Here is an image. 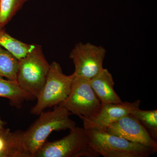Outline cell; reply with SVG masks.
Returning a JSON list of instances; mask_svg holds the SVG:
<instances>
[{
    "mask_svg": "<svg viewBox=\"0 0 157 157\" xmlns=\"http://www.w3.org/2000/svg\"><path fill=\"white\" fill-rule=\"evenodd\" d=\"M0 98L8 99L11 106L18 109L22 107L24 102L35 98L17 81L4 79L2 77H0Z\"/></svg>",
    "mask_w": 157,
    "mask_h": 157,
    "instance_id": "7c38bea8",
    "label": "cell"
},
{
    "mask_svg": "<svg viewBox=\"0 0 157 157\" xmlns=\"http://www.w3.org/2000/svg\"><path fill=\"white\" fill-rule=\"evenodd\" d=\"M107 51L103 46L90 42L77 43L70 52V58L75 67V76L90 79L103 69Z\"/></svg>",
    "mask_w": 157,
    "mask_h": 157,
    "instance_id": "52a82bcc",
    "label": "cell"
},
{
    "mask_svg": "<svg viewBox=\"0 0 157 157\" xmlns=\"http://www.w3.org/2000/svg\"><path fill=\"white\" fill-rule=\"evenodd\" d=\"M21 133L6 128L0 131V157H30L23 147Z\"/></svg>",
    "mask_w": 157,
    "mask_h": 157,
    "instance_id": "8fae6325",
    "label": "cell"
},
{
    "mask_svg": "<svg viewBox=\"0 0 157 157\" xmlns=\"http://www.w3.org/2000/svg\"><path fill=\"white\" fill-rule=\"evenodd\" d=\"M90 146L104 157H148L154 151L150 147L109 134L104 131L88 129Z\"/></svg>",
    "mask_w": 157,
    "mask_h": 157,
    "instance_id": "7a4b0ae2",
    "label": "cell"
},
{
    "mask_svg": "<svg viewBox=\"0 0 157 157\" xmlns=\"http://www.w3.org/2000/svg\"><path fill=\"white\" fill-rule=\"evenodd\" d=\"M71 114L65 107L57 105L53 110L41 112L26 131H21V144L30 157H34L52 132L70 130L76 127L70 117Z\"/></svg>",
    "mask_w": 157,
    "mask_h": 157,
    "instance_id": "6da1fadb",
    "label": "cell"
},
{
    "mask_svg": "<svg viewBox=\"0 0 157 157\" xmlns=\"http://www.w3.org/2000/svg\"><path fill=\"white\" fill-rule=\"evenodd\" d=\"M104 131L151 148L156 152L157 142L140 121L132 114H128L110 124Z\"/></svg>",
    "mask_w": 157,
    "mask_h": 157,
    "instance_id": "ba28073f",
    "label": "cell"
},
{
    "mask_svg": "<svg viewBox=\"0 0 157 157\" xmlns=\"http://www.w3.org/2000/svg\"><path fill=\"white\" fill-rule=\"evenodd\" d=\"M3 28H1V27H0V30H1V29H2Z\"/></svg>",
    "mask_w": 157,
    "mask_h": 157,
    "instance_id": "ac0fdd59",
    "label": "cell"
},
{
    "mask_svg": "<svg viewBox=\"0 0 157 157\" xmlns=\"http://www.w3.org/2000/svg\"><path fill=\"white\" fill-rule=\"evenodd\" d=\"M18 60L0 45V77L17 81Z\"/></svg>",
    "mask_w": 157,
    "mask_h": 157,
    "instance_id": "5bb4252c",
    "label": "cell"
},
{
    "mask_svg": "<svg viewBox=\"0 0 157 157\" xmlns=\"http://www.w3.org/2000/svg\"><path fill=\"white\" fill-rule=\"evenodd\" d=\"M13 38L3 29L0 30V45L19 60L26 56L36 46Z\"/></svg>",
    "mask_w": 157,
    "mask_h": 157,
    "instance_id": "4fadbf2b",
    "label": "cell"
},
{
    "mask_svg": "<svg viewBox=\"0 0 157 157\" xmlns=\"http://www.w3.org/2000/svg\"><path fill=\"white\" fill-rule=\"evenodd\" d=\"M90 83L102 104L122 103L114 90L113 77L107 69L103 68L97 76L90 79Z\"/></svg>",
    "mask_w": 157,
    "mask_h": 157,
    "instance_id": "30bf717a",
    "label": "cell"
},
{
    "mask_svg": "<svg viewBox=\"0 0 157 157\" xmlns=\"http://www.w3.org/2000/svg\"><path fill=\"white\" fill-rule=\"evenodd\" d=\"M140 100L135 102H123L120 104H102L98 114L90 119L80 118L84 129L104 131L110 124L125 116L130 114L133 109L139 108Z\"/></svg>",
    "mask_w": 157,
    "mask_h": 157,
    "instance_id": "9c48e42d",
    "label": "cell"
},
{
    "mask_svg": "<svg viewBox=\"0 0 157 157\" xmlns=\"http://www.w3.org/2000/svg\"><path fill=\"white\" fill-rule=\"evenodd\" d=\"M75 75L63 73L60 65L56 62L50 64V69L43 88L36 98L31 113L39 115L45 109L58 105L66 100L71 90Z\"/></svg>",
    "mask_w": 157,
    "mask_h": 157,
    "instance_id": "277c9868",
    "label": "cell"
},
{
    "mask_svg": "<svg viewBox=\"0 0 157 157\" xmlns=\"http://www.w3.org/2000/svg\"><path fill=\"white\" fill-rule=\"evenodd\" d=\"M90 145L88 135L84 128L75 127L69 135L60 140L46 141L34 157H98Z\"/></svg>",
    "mask_w": 157,
    "mask_h": 157,
    "instance_id": "5b68a950",
    "label": "cell"
},
{
    "mask_svg": "<svg viewBox=\"0 0 157 157\" xmlns=\"http://www.w3.org/2000/svg\"><path fill=\"white\" fill-rule=\"evenodd\" d=\"M29 1L0 0V27H5Z\"/></svg>",
    "mask_w": 157,
    "mask_h": 157,
    "instance_id": "2e32d148",
    "label": "cell"
},
{
    "mask_svg": "<svg viewBox=\"0 0 157 157\" xmlns=\"http://www.w3.org/2000/svg\"><path fill=\"white\" fill-rule=\"evenodd\" d=\"M140 121L151 136L157 141V110H141L140 108L133 109L131 113Z\"/></svg>",
    "mask_w": 157,
    "mask_h": 157,
    "instance_id": "9a60e30c",
    "label": "cell"
},
{
    "mask_svg": "<svg viewBox=\"0 0 157 157\" xmlns=\"http://www.w3.org/2000/svg\"><path fill=\"white\" fill-rule=\"evenodd\" d=\"M58 105L79 118L90 119L98 114L102 103L91 86L89 79L75 76L70 94Z\"/></svg>",
    "mask_w": 157,
    "mask_h": 157,
    "instance_id": "8992f818",
    "label": "cell"
},
{
    "mask_svg": "<svg viewBox=\"0 0 157 157\" xmlns=\"http://www.w3.org/2000/svg\"><path fill=\"white\" fill-rule=\"evenodd\" d=\"M49 69L50 64L45 59L42 47L36 45L26 56L18 60L17 82L36 98L45 84Z\"/></svg>",
    "mask_w": 157,
    "mask_h": 157,
    "instance_id": "3957f363",
    "label": "cell"
},
{
    "mask_svg": "<svg viewBox=\"0 0 157 157\" xmlns=\"http://www.w3.org/2000/svg\"><path fill=\"white\" fill-rule=\"evenodd\" d=\"M6 125V123L5 121L2 119V117L0 116V131L4 130V129L6 128L5 127Z\"/></svg>",
    "mask_w": 157,
    "mask_h": 157,
    "instance_id": "e0dca14e",
    "label": "cell"
}]
</instances>
